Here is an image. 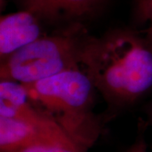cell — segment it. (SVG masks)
<instances>
[{"label": "cell", "instance_id": "obj_5", "mask_svg": "<svg viewBox=\"0 0 152 152\" xmlns=\"http://www.w3.org/2000/svg\"><path fill=\"white\" fill-rule=\"evenodd\" d=\"M44 24L32 13L20 10L0 18L1 61L45 35Z\"/></svg>", "mask_w": 152, "mask_h": 152}, {"label": "cell", "instance_id": "obj_8", "mask_svg": "<svg viewBox=\"0 0 152 152\" xmlns=\"http://www.w3.org/2000/svg\"><path fill=\"white\" fill-rule=\"evenodd\" d=\"M134 20L141 25H152V0H141L136 4Z\"/></svg>", "mask_w": 152, "mask_h": 152}, {"label": "cell", "instance_id": "obj_4", "mask_svg": "<svg viewBox=\"0 0 152 152\" xmlns=\"http://www.w3.org/2000/svg\"><path fill=\"white\" fill-rule=\"evenodd\" d=\"M20 10L32 13L44 26L56 29L91 20L108 0H16Z\"/></svg>", "mask_w": 152, "mask_h": 152}, {"label": "cell", "instance_id": "obj_12", "mask_svg": "<svg viewBox=\"0 0 152 152\" xmlns=\"http://www.w3.org/2000/svg\"><path fill=\"white\" fill-rule=\"evenodd\" d=\"M135 1V4H137V3H139V2H140L141 0H134Z\"/></svg>", "mask_w": 152, "mask_h": 152}, {"label": "cell", "instance_id": "obj_11", "mask_svg": "<svg viewBox=\"0 0 152 152\" xmlns=\"http://www.w3.org/2000/svg\"><path fill=\"white\" fill-rule=\"evenodd\" d=\"M145 115H146L148 124L152 126V102L148 104L145 107Z\"/></svg>", "mask_w": 152, "mask_h": 152}, {"label": "cell", "instance_id": "obj_2", "mask_svg": "<svg viewBox=\"0 0 152 152\" xmlns=\"http://www.w3.org/2000/svg\"><path fill=\"white\" fill-rule=\"evenodd\" d=\"M22 85L30 102L77 145L88 151L96 142L103 123L95 113L97 91L80 68Z\"/></svg>", "mask_w": 152, "mask_h": 152}, {"label": "cell", "instance_id": "obj_6", "mask_svg": "<svg viewBox=\"0 0 152 152\" xmlns=\"http://www.w3.org/2000/svg\"><path fill=\"white\" fill-rule=\"evenodd\" d=\"M48 144L77 145L70 139L53 134L24 120L0 117L1 152H20L29 147Z\"/></svg>", "mask_w": 152, "mask_h": 152}, {"label": "cell", "instance_id": "obj_3", "mask_svg": "<svg viewBox=\"0 0 152 152\" xmlns=\"http://www.w3.org/2000/svg\"><path fill=\"white\" fill-rule=\"evenodd\" d=\"M90 34L86 25L56 29L1 61L0 79L31 84L80 69L82 48Z\"/></svg>", "mask_w": 152, "mask_h": 152}, {"label": "cell", "instance_id": "obj_7", "mask_svg": "<svg viewBox=\"0 0 152 152\" xmlns=\"http://www.w3.org/2000/svg\"><path fill=\"white\" fill-rule=\"evenodd\" d=\"M20 152H87L75 145L48 144L29 147Z\"/></svg>", "mask_w": 152, "mask_h": 152}, {"label": "cell", "instance_id": "obj_10", "mask_svg": "<svg viewBox=\"0 0 152 152\" xmlns=\"http://www.w3.org/2000/svg\"><path fill=\"white\" fill-rule=\"evenodd\" d=\"M144 37L149 47L152 49V25H150L146 29L143 31Z\"/></svg>", "mask_w": 152, "mask_h": 152}, {"label": "cell", "instance_id": "obj_1", "mask_svg": "<svg viewBox=\"0 0 152 152\" xmlns=\"http://www.w3.org/2000/svg\"><path fill=\"white\" fill-rule=\"evenodd\" d=\"M80 66L110 114L133 106L152 88V49L144 36L132 29L116 28L99 37L90 34Z\"/></svg>", "mask_w": 152, "mask_h": 152}, {"label": "cell", "instance_id": "obj_9", "mask_svg": "<svg viewBox=\"0 0 152 152\" xmlns=\"http://www.w3.org/2000/svg\"><path fill=\"white\" fill-rule=\"evenodd\" d=\"M125 152H149L143 134L140 133L138 134L135 141L125 151Z\"/></svg>", "mask_w": 152, "mask_h": 152}]
</instances>
